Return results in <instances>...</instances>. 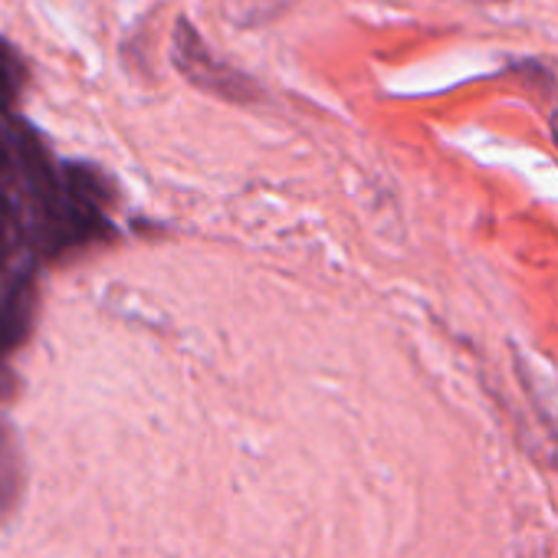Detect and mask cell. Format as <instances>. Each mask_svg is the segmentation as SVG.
Instances as JSON below:
<instances>
[{"mask_svg": "<svg viewBox=\"0 0 558 558\" xmlns=\"http://www.w3.org/2000/svg\"><path fill=\"white\" fill-rule=\"evenodd\" d=\"M171 60L178 66V73L201 93L217 96L223 102H236V106H250L263 99V89L253 76L240 73L236 66L223 63L220 57L210 53V47L204 44V37L197 34V27L187 17H178L174 31H171Z\"/></svg>", "mask_w": 558, "mask_h": 558, "instance_id": "1", "label": "cell"}, {"mask_svg": "<svg viewBox=\"0 0 558 558\" xmlns=\"http://www.w3.org/2000/svg\"><path fill=\"white\" fill-rule=\"evenodd\" d=\"M476 4H502V0H476Z\"/></svg>", "mask_w": 558, "mask_h": 558, "instance_id": "2", "label": "cell"}]
</instances>
